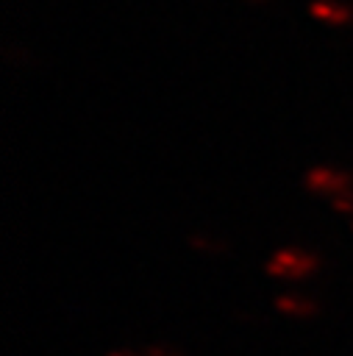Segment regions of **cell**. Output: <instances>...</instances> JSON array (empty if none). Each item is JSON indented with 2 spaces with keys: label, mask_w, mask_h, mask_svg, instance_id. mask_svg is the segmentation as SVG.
Returning a JSON list of instances; mask_svg holds the SVG:
<instances>
[{
  "label": "cell",
  "mask_w": 353,
  "mask_h": 356,
  "mask_svg": "<svg viewBox=\"0 0 353 356\" xmlns=\"http://www.w3.org/2000/svg\"><path fill=\"white\" fill-rule=\"evenodd\" d=\"M311 14L322 22H331V25H347L353 19V8L345 3H336V0H314Z\"/></svg>",
  "instance_id": "obj_3"
},
{
  "label": "cell",
  "mask_w": 353,
  "mask_h": 356,
  "mask_svg": "<svg viewBox=\"0 0 353 356\" xmlns=\"http://www.w3.org/2000/svg\"><path fill=\"white\" fill-rule=\"evenodd\" d=\"M256 3H258V0H256Z\"/></svg>",
  "instance_id": "obj_6"
},
{
  "label": "cell",
  "mask_w": 353,
  "mask_h": 356,
  "mask_svg": "<svg viewBox=\"0 0 353 356\" xmlns=\"http://www.w3.org/2000/svg\"><path fill=\"white\" fill-rule=\"evenodd\" d=\"M317 267V259L300 248H281L270 261H267V273L275 275V278H289V281H297V278H306L311 275Z\"/></svg>",
  "instance_id": "obj_1"
},
{
  "label": "cell",
  "mask_w": 353,
  "mask_h": 356,
  "mask_svg": "<svg viewBox=\"0 0 353 356\" xmlns=\"http://www.w3.org/2000/svg\"><path fill=\"white\" fill-rule=\"evenodd\" d=\"M306 186L317 195H325L328 200L339 192H345L350 186V178L339 170H331V167H314L309 175H306Z\"/></svg>",
  "instance_id": "obj_2"
},
{
  "label": "cell",
  "mask_w": 353,
  "mask_h": 356,
  "mask_svg": "<svg viewBox=\"0 0 353 356\" xmlns=\"http://www.w3.org/2000/svg\"><path fill=\"white\" fill-rule=\"evenodd\" d=\"M108 356H147V353H131V350H111Z\"/></svg>",
  "instance_id": "obj_5"
},
{
  "label": "cell",
  "mask_w": 353,
  "mask_h": 356,
  "mask_svg": "<svg viewBox=\"0 0 353 356\" xmlns=\"http://www.w3.org/2000/svg\"><path fill=\"white\" fill-rule=\"evenodd\" d=\"M275 309L284 312V314H292V317H311L317 306L309 298H300L295 292H284V295L275 298Z\"/></svg>",
  "instance_id": "obj_4"
}]
</instances>
